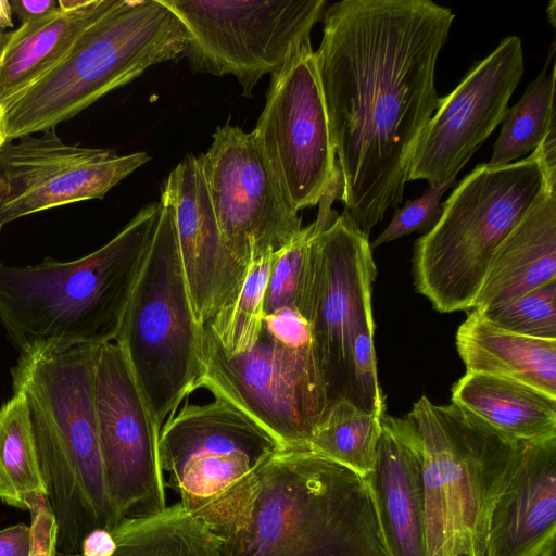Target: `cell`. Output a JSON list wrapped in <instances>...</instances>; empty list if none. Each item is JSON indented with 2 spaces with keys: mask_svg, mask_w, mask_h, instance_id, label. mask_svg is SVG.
Instances as JSON below:
<instances>
[{
  "mask_svg": "<svg viewBox=\"0 0 556 556\" xmlns=\"http://www.w3.org/2000/svg\"><path fill=\"white\" fill-rule=\"evenodd\" d=\"M390 556H426L422 445L414 419L383 415L372 470L364 478Z\"/></svg>",
  "mask_w": 556,
  "mask_h": 556,
  "instance_id": "20",
  "label": "cell"
},
{
  "mask_svg": "<svg viewBox=\"0 0 556 556\" xmlns=\"http://www.w3.org/2000/svg\"><path fill=\"white\" fill-rule=\"evenodd\" d=\"M29 556H56V522L47 497L40 498L29 510Z\"/></svg>",
  "mask_w": 556,
  "mask_h": 556,
  "instance_id": "35",
  "label": "cell"
},
{
  "mask_svg": "<svg viewBox=\"0 0 556 556\" xmlns=\"http://www.w3.org/2000/svg\"><path fill=\"white\" fill-rule=\"evenodd\" d=\"M547 13H549L551 24L555 27V1H552L549 3V7L547 8Z\"/></svg>",
  "mask_w": 556,
  "mask_h": 556,
  "instance_id": "42",
  "label": "cell"
},
{
  "mask_svg": "<svg viewBox=\"0 0 556 556\" xmlns=\"http://www.w3.org/2000/svg\"><path fill=\"white\" fill-rule=\"evenodd\" d=\"M149 161L146 152L118 155L108 149L67 144L55 128L7 140L0 147L4 184L0 222L4 226L40 211L103 199Z\"/></svg>",
  "mask_w": 556,
  "mask_h": 556,
  "instance_id": "15",
  "label": "cell"
},
{
  "mask_svg": "<svg viewBox=\"0 0 556 556\" xmlns=\"http://www.w3.org/2000/svg\"><path fill=\"white\" fill-rule=\"evenodd\" d=\"M554 45L541 73L529 84L519 101L507 109L489 164L506 165L532 153L555 126V66L548 73Z\"/></svg>",
  "mask_w": 556,
  "mask_h": 556,
  "instance_id": "29",
  "label": "cell"
},
{
  "mask_svg": "<svg viewBox=\"0 0 556 556\" xmlns=\"http://www.w3.org/2000/svg\"><path fill=\"white\" fill-rule=\"evenodd\" d=\"M543 184L532 152L506 165L479 164L456 186L414 245V283L435 311L472 309L493 255Z\"/></svg>",
  "mask_w": 556,
  "mask_h": 556,
  "instance_id": "6",
  "label": "cell"
},
{
  "mask_svg": "<svg viewBox=\"0 0 556 556\" xmlns=\"http://www.w3.org/2000/svg\"><path fill=\"white\" fill-rule=\"evenodd\" d=\"M42 497H47V489L25 399L14 391L0 406V501L29 511Z\"/></svg>",
  "mask_w": 556,
  "mask_h": 556,
  "instance_id": "26",
  "label": "cell"
},
{
  "mask_svg": "<svg viewBox=\"0 0 556 556\" xmlns=\"http://www.w3.org/2000/svg\"><path fill=\"white\" fill-rule=\"evenodd\" d=\"M116 0H59L50 15L9 33L0 54V105L55 67Z\"/></svg>",
  "mask_w": 556,
  "mask_h": 556,
  "instance_id": "22",
  "label": "cell"
},
{
  "mask_svg": "<svg viewBox=\"0 0 556 556\" xmlns=\"http://www.w3.org/2000/svg\"><path fill=\"white\" fill-rule=\"evenodd\" d=\"M197 159L224 240L244 266L277 253L300 232L299 212L252 132L218 126Z\"/></svg>",
  "mask_w": 556,
  "mask_h": 556,
  "instance_id": "11",
  "label": "cell"
},
{
  "mask_svg": "<svg viewBox=\"0 0 556 556\" xmlns=\"http://www.w3.org/2000/svg\"><path fill=\"white\" fill-rule=\"evenodd\" d=\"M451 400L507 441L556 438V397L526 383L466 371L454 383Z\"/></svg>",
  "mask_w": 556,
  "mask_h": 556,
  "instance_id": "23",
  "label": "cell"
},
{
  "mask_svg": "<svg viewBox=\"0 0 556 556\" xmlns=\"http://www.w3.org/2000/svg\"><path fill=\"white\" fill-rule=\"evenodd\" d=\"M163 192L174 208L181 266L197 320L205 326L238 295L248 268L227 247L197 156L168 175Z\"/></svg>",
  "mask_w": 556,
  "mask_h": 556,
  "instance_id": "18",
  "label": "cell"
},
{
  "mask_svg": "<svg viewBox=\"0 0 556 556\" xmlns=\"http://www.w3.org/2000/svg\"><path fill=\"white\" fill-rule=\"evenodd\" d=\"M187 45L161 0H116L55 67L1 104L5 139L55 128L149 67L184 55Z\"/></svg>",
  "mask_w": 556,
  "mask_h": 556,
  "instance_id": "5",
  "label": "cell"
},
{
  "mask_svg": "<svg viewBox=\"0 0 556 556\" xmlns=\"http://www.w3.org/2000/svg\"><path fill=\"white\" fill-rule=\"evenodd\" d=\"M114 549V540L110 530L94 529L89 532L80 546V556H109Z\"/></svg>",
  "mask_w": 556,
  "mask_h": 556,
  "instance_id": "39",
  "label": "cell"
},
{
  "mask_svg": "<svg viewBox=\"0 0 556 556\" xmlns=\"http://www.w3.org/2000/svg\"><path fill=\"white\" fill-rule=\"evenodd\" d=\"M312 241L314 277L307 321L327 407L345 400L353 340L374 323L376 265L369 237L342 212L318 214Z\"/></svg>",
  "mask_w": 556,
  "mask_h": 556,
  "instance_id": "10",
  "label": "cell"
},
{
  "mask_svg": "<svg viewBox=\"0 0 556 556\" xmlns=\"http://www.w3.org/2000/svg\"><path fill=\"white\" fill-rule=\"evenodd\" d=\"M193 515L223 556H390L365 479L309 447L279 450Z\"/></svg>",
  "mask_w": 556,
  "mask_h": 556,
  "instance_id": "2",
  "label": "cell"
},
{
  "mask_svg": "<svg viewBox=\"0 0 556 556\" xmlns=\"http://www.w3.org/2000/svg\"><path fill=\"white\" fill-rule=\"evenodd\" d=\"M275 361L295 389L316 425L327 408L308 321L293 308H281L264 317Z\"/></svg>",
  "mask_w": 556,
  "mask_h": 556,
  "instance_id": "27",
  "label": "cell"
},
{
  "mask_svg": "<svg viewBox=\"0 0 556 556\" xmlns=\"http://www.w3.org/2000/svg\"><path fill=\"white\" fill-rule=\"evenodd\" d=\"M282 447L226 401L185 405L160 431L161 466L190 513L241 482Z\"/></svg>",
  "mask_w": 556,
  "mask_h": 556,
  "instance_id": "14",
  "label": "cell"
},
{
  "mask_svg": "<svg viewBox=\"0 0 556 556\" xmlns=\"http://www.w3.org/2000/svg\"><path fill=\"white\" fill-rule=\"evenodd\" d=\"M374 332L375 323H369L353 340L345 400L366 413L383 417L384 399L378 383Z\"/></svg>",
  "mask_w": 556,
  "mask_h": 556,
  "instance_id": "33",
  "label": "cell"
},
{
  "mask_svg": "<svg viewBox=\"0 0 556 556\" xmlns=\"http://www.w3.org/2000/svg\"><path fill=\"white\" fill-rule=\"evenodd\" d=\"M541 556H555V543L552 544Z\"/></svg>",
  "mask_w": 556,
  "mask_h": 556,
  "instance_id": "44",
  "label": "cell"
},
{
  "mask_svg": "<svg viewBox=\"0 0 556 556\" xmlns=\"http://www.w3.org/2000/svg\"><path fill=\"white\" fill-rule=\"evenodd\" d=\"M381 419L346 400L338 401L315 426L309 448L365 478L374 468Z\"/></svg>",
  "mask_w": 556,
  "mask_h": 556,
  "instance_id": "28",
  "label": "cell"
},
{
  "mask_svg": "<svg viewBox=\"0 0 556 556\" xmlns=\"http://www.w3.org/2000/svg\"><path fill=\"white\" fill-rule=\"evenodd\" d=\"M12 9L10 1L0 0V30L4 31L5 28L13 27Z\"/></svg>",
  "mask_w": 556,
  "mask_h": 556,
  "instance_id": "40",
  "label": "cell"
},
{
  "mask_svg": "<svg viewBox=\"0 0 556 556\" xmlns=\"http://www.w3.org/2000/svg\"><path fill=\"white\" fill-rule=\"evenodd\" d=\"M199 388L238 408L282 448L309 447L316 420L279 369L264 329L251 350L230 354L205 325Z\"/></svg>",
  "mask_w": 556,
  "mask_h": 556,
  "instance_id": "17",
  "label": "cell"
},
{
  "mask_svg": "<svg viewBox=\"0 0 556 556\" xmlns=\"http://www.w3.org/2000/svg\"><path fill=\"white\" fill-rule=\"evenodd\" d=\"M8 37H9V33L0 30V54H1V52H2V50L4 48V46H5Z\"/></svg>",
  "mask_w": 556,
  "mask_h": 556,
  "instance_id": "43",
  "label": "cell"
},
{
  "mask_svg": "<svg viewBox=\"0 0 556 556\" xmlns=\"http://www.w3.org/2000/svg\"><path fill=\"white\" fill-rule=\"evenodd\" d=\"M99 346H35L21 352L11 368L13 392L25 399L60 556L77 554L89 532L118 522L106 491L96 413Z\"/></svg>",
  "mask_w": 556,
  "mask_h": 556,
  "instance_id": "3",
  "label": "cell"
},
{
  "mask_svg": "<svg viewBox=\"0 0 556 556\" xmlns=\"http://www.w3.org/2000/svg\"><path fill=\"white\" fill-rule=\"evenodd\" d=\"M159 203L154 236L115 342L162 428L163 421L199 388L204 326L191 305L173 204L164 192Z\"/></svg>",
  "mask_w": 556,
  "mask_h": 556,
  "instance_id": "8",
  "label": "cell"
},
{
  "mask_svg": "<svg viewBox=\"0 0 556 556\" xmlns=\"http://www.w3.org/2000/svg\"><path fill=\"white\" fill-rule=\"evenodd\" d=\"M408 415L422 445L426 556H484L490 513L519 442L453 403L421 396Z\"/></svg>",
  "mask_w": 556,
  "mask_h": 556,
  "instance_id": "7",
  "label": "cell"
},
{
  "mask_svg": "<svg viewBox=\"0 0 556 556\" xmlns=\"http://www.w3.org/2000/svg\"><path fill=\"white\" fill-rule=\"evenodd\" d=\"M7 141L5 134H4V127L2 122V109L0 105V147L3 144V142Z\"/></svg>",
  "mask_w": 556,
  "mask_h": 556,
  "instance_id": "41",
  "label": "cell"
},
{
  "mask_svg": "<svg viewBox=\"0 0 556 556\" xmlns=\"http://www.w3.org/2000/svg\"><path fill=\"white\" fill-rule=\"evenodd\" d=\"M110 532L114 549L109 556H223L218 536L180 503L123 518Z\"/></svg>",
  "mask_w": 556,
  "mask_h": 556,
  "instance_id": "25",
  "label": "cell"
},
{
  "mask_svg": "<svg viewBox=\"0 0 556 556\" xmlns=\"http://www.w3.org/2000/svg\"><path fill=\"white\" fill-rule=\"evenodd\" d=\"M457 556H472L470 554H458Z\"/></svg>",
  "mask_w": 556,
  "mask_h": 556,
  "instance_id": "46",
  "label": "cell"
},
{
  "mask_svg": "<svg viewBox=\"0 0 556 556\" xmlns=\"http://www.w3.org/2000/svg\"><path fill=\"white\" fill-rule=\"evenodd\" d=\"M3 193H4V184H3L2 179L0 178V205H1L2 198H3ZM2 227H3V225L0 222V232H1Z\"/></svg>",
  "mask_w": 556,
  "mask_h": 556,
  "instance_id": "45",
  "label": "cell"
},
{
  "mask_svg": "<svg viewBox=\"0 0 556 556\" xmlns=\"http://www.w3.org/2000/svg\"><path fill=\"white\" fill-rule=\"evenodd\" d=\"M10 4L22 24L43 18L59 9L55 0H11Z\"/></svg>",
  "mask_w": 556,
  "mask_h": 556,
  "instance_id": "37",
  "label": "cell"
},
{
  "mask_svg": "<svg viewBox=\"0 0 556 556\" xmlns=\"http://www.w3.org/2000/svg\"><path fill=\"white\" fill-rule=\"evenodd\" d=\"M467 372L516 380L556 397V340L517 334L472 309L456 332Z\"/></svg>",
  "mask_w": 556,
  "mask_h": 556,
  "instance_id": "24",
  "label": "cell"
},
{
  "mask_svg": "<svg viewBox=\"0 0 556 556\" xmlns=\"http://www.w3.org/2000/svg\"><path fill=\"white\" fill-rule=\"evenodd\" d=\"M556 127H552L542 142L534 149L544 180L556 185Z\"/></svg>",
  "mask_w": 556,
  "mask_h": 556,
  "instance_id": "38",
  "label": "cell"
},
{
  "mask_svg": "<svg viewBox=\"0 0 556 556\" xmlns=\"http://www.w3.org/2000/svg\"><path fill=\"white\" fill-rule=\"evenodd\" d=\"M525 71L522 43L508 36L477 63L439 105L415 148L407 181L439 186L456 179L502 123Z\"/></svg>",
  "mask_w": 556,
  "mask_h": 556,
  "instance_id": "16",
  "label": "cell"
},
{
  "mask_svg": "<svg viewBox=\"0 0 556 556\" xmlns=\"http://www.w3.org/2000/svg\"><path fill=\"white\" fill-rule=\"evenodd\" d=\"M251 132L295 211L318 204L340 178L311 43L271 76Z\"/></svg>",
  "mask_w": 556,
  "mask_h": 556,
  "instance_id": "13",
  "label": "cell"
},
{
  "mask_svg": "<svg viewBox=\"0 0 556 556\" xmlns=\"http://www.w3.org/2000/svg\"><path fill=\"white\" fill-rule=\"evenodd\" d=\"M181 23L191 70L232 75L250 97L277 74L324 17L326 0H161Z\"/></svg>",
  "mask_w": 556,
  "mask_h": 556,
  "instance_id": "9",
  "label": "cell"
},
{
  "mask_svg": "<svg viewBox=\"0 0 556 556\" xmlns=\"http://www.w3.org/2000/svg\"><path fill=\"white\" fill-rule=\"evenodd\" d=\"M316 231L313 222L275 254L267 285L265 315L281 308H293L306 320L314 277L312 241Z\"/></svg>",
  "mask_w": 556,
  "mask_h": 556,
  "instance_id": "31",
  "label": "cell"
},
{
  "mask_svg": "<svg viewBox=\"0 0 556 556\" xmlns=\"http://www.w3.org/2000/svg\"><path fill=\"white\" fill-rule=\"evenodd\" d=\"M455 14L431 0H343L315 51L344 213L367 237L402 202L435 112V66Z\"/></svg>",
  "mask_w": 556,
  "mask_h": 556,
  "instance_id": "1",
  "label": "cell"
},
{
  "mask_svg": "<svg viewBox=\"0 0 556 556\" xmlns=\"http://www.w3.org/2000/svg\"><path fill=\"white\" fill-rule=\"evenodd\" d=\"M556 280V185L543 187L497 248L472 309L483 311Z\"/></svg>",
  "mask_w": 556,
  "mask_h": 556,
  "instance_id": "21",
  "label": "cell"
},
{
  "mask_svg": "<svg viewBox=\"0 0 556 556\" xmlns=\"http://www.w3.org/2000/svg\"><path fill=\"white\" fill-rule=\"evenodd\" d=\"M275 254L253 261L236 299L205 324L230 354L248 352L263 332L265 295Z\"/></svg>",
  "mask_w": 556,
  "mask_h": 556,
  "instance_id": "30",
  "label": "cell"
},
{
  "mask_svg": "<svg viewBox=\"0 0 556 556\" xmlns=\"http://www.w3.org/2000/svg\"><path fill=\"white\" fill-rule=\"evenodd\" d=\"M479 312L507 331L556 340V280Z\"/></svg>",
  "mask_w": 556,
  "mask_h": 556,
  "instance_id": "32",
  "label": "cell"
},
{
  "mask_svg": "<svg viewBox=\"0 0 556 556\" xmlns=\"http://www.w3.org/2000/svg\"><path fill=\"white\" fill-rule=\"evenodd\" d=\"M30 527L17 523L0 530V556H29Z\"/></svg>",
  "mask_w": 556,
  "mask_h": 556,
  "instance_id": "36",
  "label": "cell"
},
{
  "mask_svg": "<svg viewBox=\"0 0 556 556\" xmlns=\"http://www.w3.org/2000/svg\"><path fill=\"white\" fill-rule=\"evenodd\" d=\"M159 215L160 203H149L106 244L75 261L0 262V320L20 353L115 342Z\"/></svg>",
  "mask_w": 556,
  "mask_h": 556,
  "instance_id": "4",
  "label": "cell"
},
{
  "mask_svg": "<svg viewBox=\"0 0 556 556\" xmlns=\"http://www.w3.org/2000/svg\"><path fill=\"white\" fill-rule=\"evenodd\" d=\"M94 403L106 491L116 519L163 510L167 505L161 426L116 342L99 346Z\"/></svg>",
  "mask_w": 556,
  "mask_h": 556,
  "instance_id": "12",
  "label": "cell"
},
{
  "mask_svg": "<svg viewBox=\"0 0 556 556\" xmlns=\"http://www.w3.org/2000/svg\"><path fill=\"white\" fill-rule=\"evenodd\" d=\"M555 534L556 438L519 442L490 513L484 556H541Z\"/></svg>",
  "mask_w": 556,
  "mask_h": 556,
  "instance_id": "19",
  "label": "cell"
},
{
  "mask_svg": "<svg viewBox=\"0 0 556 556\" xmlns=\"http://www.w3.org/2000/svg\"><path fill=\"white\" fill-rule=\"evenodd\" d=\"M451 179L439 186H429L417 199L396 207L387 228L370 243L371 249L414 231L430 230L442 213V197L455 185Z\"/></svg>",
  "mask_w": 556,
  "mask_h": 556,
  "instance_id": "34",
  "label": "cell"
}]
</instances>
